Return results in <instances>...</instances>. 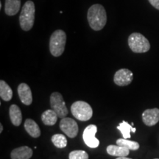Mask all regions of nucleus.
I'll use <instances>...</instances> for the list:
<instances>
[{
	"label": "nucleus",
	"mask_w": 159,
	"mask_h": 159,
	"mask_svg": "<svg viewBox=\"0 0 159 159\" xmlns=\"http://www.w3.org/2000/svg\"><path fill=\"white\" fill-rule=\"evenodd\" d=\"M87 19L91 29L95 31L101 30L107 23V14L105 7L99 4L91 6L88 11Z\"/></svg>",
	"instance_id": "1"
},
{
	"label": "nucleus",
	"mask_w": 159,
	"mask_h": 159,
	"mask_svg": "<svg viewBox=\"0 0 159 159\" xmlns=\"http://www.w3.org/2000/svg\"><path fill=\"white\" fill-rule=\"evenodd\" d=\"M35 4L32 1L26 2L21 11L19 24L21 28L25 31H29L33 27L35 21Z\"/></svg>",
	"instance_id": "2"
},
{
	"label": "nucleus",
	"mask_w": 159,
	"mask_h": 159,
	"mask_svg": "<svg viewBox=\"0 0 159 159\" xmlns=\"http://www.w3.org/2000/svg\"><path fill=\"white\" fill-rule=\"evenodd\" d=\"M66 42V34L62 30H57L52 33L49 39V51L55 57L63 54Z\"/></svg>",
	"instance_id": "3"
},
{
	"label": "nucleus",
	"mask_w": 159,
	"mask_h": 159,
	"mask_svg": "<svg viewBox=\"0 0 159 159\" xmlns=\"http://www.w3.org/2000/svg\"><path fill=\"white\" fill-rule=\"evenodd\" d=\"M128 45L131 50L136 53L147 52L150 49L148 40L139 33H134L129 36Z\"/></svg>",
	"instance_id": "4"
},
{
	"label": "nucleus",
	"mask_w": 159,
	"mask_h": 159,
	"mask_svg": "<svg viewBox=\"0 0 159 159\" xmlns=\"http://www.w3.org/2000/svg\"><path fill=\"white\" fill-rule=\"evenodd\" d=\"M71 114L80 121H89L93 116V110L91 105L84 101H77L71 106Z\"/></svg>",
	"instance_id": "5"
},
{
	"label": "nucleus",
	"mask_w": 159,
	"mask_h": 159,
	"mask_svg": "<svg viewBox=\"0 0 159 159\" xmlns=\"http://www.w3.org/2000/svg\"><path fill=\"white\" fill-rule=\"evenodd\" d=\"M50 105L60 118L63 119L68 114V109L63 98L62 94L58 92H53L50 96Z\"/></svg>",
	"instance_id": "6"
},
{
	"label": "nucleus",
	"mask_w": 159,
	"mask_h": 159,
	"mask_svg": "<svg viewBox=\"0 0 159 159\" xmlns=\"http://www.w3.org/2000/svg\"><path fill=\"white\" fill-rule=\"evenodd\" d=\"M60 128L69 138H75L78 134V125L76 121L69 117H64L60 122Z\"/></svg>",
	"instance_id": "7"
},
{
	"label": "nucleus",
	"mask_w": 159,
	"mask_h": 159,
	"mask_svg": "<svg viewBox=\"0 0 159 159\" xmlns=\"http://www.w3.org/2000/svg\"><path fill=\"white\" fill-rule=\"evenodd\" d=\"M97 132V128L94 125H89L83 131V141L89 148H97L99 145V141L95 136Z\"/></svg>",
	"instance_id": "8"
},
{
	"label": "nucleus",
	"mask_w": 159,
	"mask_h": 159,
	"mask_svg": "<svg viewBox=\"0 0 159 159\" xmlns=\"http://www.w3.org/2000/svg\"><path fill=\"white\" fill-rule=\"evenodd\" d=\"M134 79V74L128 69H121L115 73L114 81L119 86H126L130 84Z\"/></svg>",
	"instance_id": "9"
},
{
	"label": "nucleus",
	"mask_w": 159,
	"mask_h": 159,
	"mask_svg": "<svg viewBox=\"0 0 159 159\" xmlns=\"http://www.w3.org/2000/svg\"><path fill=\"white\" fill-rule=\"evenodd\" d=\"M143 122L148 126H153L159 122V109H147L142 114Z\"/></svg>",
	"instance_id": "10"
},
{
	"label": "nucleus",
	"mask_w": 159,
	"mask_h": 159,
	"mask_svg": "<svg viewBox=\"0 0 159 159\" xmlns=\"http://www.w3.org/2000/svg\"><path fill=\"white\" fill-rule=\"evenodd\" d=\"M18 94L24 105H30L33 102V95L30 86L26 83H21L18 87Z\"/></svg>",
	"instance_id": "11"
},
{
	"label": "nucleus",
	"mask_w": 159,
	"mask_h": 159,
	"mask_svg": "<svg viewBox=\"0 0 159 159\" xmlns=\"http://www.w3.org/2000/svg\"><path fill=\"white\" fill-rule=\"evenodd\" d=\"M33 150L29 147L23 146L16 148L11 152V159H30L33 156Z\"/></svg>",
	"instance_id": "12"
},
{
	"label": "nucleus",
	"mask_w": 159,
	"mask_h": 159,
	"mask_svg": "<svg viewBox=\"0 0 159 159\" xmlns=\"http://www.w3.org/2000/svg\"><path fill=\"white\" fill-rule=\"evenodd\" d=\"M21 8V0H5V12L7 16L17 14Z\"/></svg>",
	"instance_id": "13"
},
{
	"label": "nucleus",
	"mask_w": 159,
	"mask_h": 159,
	"mask_svg": "<svg viewBox=\"0 0 159 159\" xmlns=\"http://www.w3.org/2000/svg\"><path fill=\"white\" fill-rule=\"evenodd\" d=\"M10 119L12 124L15 126H19L22 121V114L21 111L16 105H11L9 109Z\"/></svg>",
	"instance_id": "14"
},
{
	"label": "nucleus",
	"mask_w": 159,
	"mask_h": 159,
	"mask_svg": "<svg viewBox=\"0 0 159 159\" xmlns=\"http://www.w3.org/2000/svg\"><path fill=\"white\" fill-rule=\"evenodd\" d=\"M25 128L30 136L33 138H38L41 136V130H40L39 126L33 119H26L25 122Z\"/></svg>",
	"instance_id": "15"
},
{
	"label": "nucleus",
	"mask_w": 159,
	"mask_h": 159,
	"mask_svg": "<svg viewBox=\"0 0 159 159\" xmlns=\"http://www.w3.org/2000/svg\"><path fill=\"white\" fill-rule=\"evenodd\" d=\"M107 152L112 156L125 157L128 156L130 150L125 147L119 146V145L111 144L107 148Z\"/></svg>",
	"instance_id": "16"
},
{
	"label": "nucleus",
	"mask_w": 159,
	"mask_h": 159,
	"mask_svg": "<svg viewBox=\"0 0 159 159\" xmlns=\"http://www.w3.org/2000/svg\"><path fill=\"white\" fill-rule=\"evenodd\" d=\"M57 117L58 116L54 110L49 109V110L45 111L41 115V120L44 125L52 126L56 124Z\"/></svg>",
	"instance_id": "17"
},
{
	"label": "nucleus",
	"mask_w": 159,
	"mask_h": 159,
	"mask_svg": "<svg viewBox=\"0 0 159 159\" xmlns=\"http://www.w3.org/2000/svg\"><path fill=\"white\" fill-rule=\"evenodd\" d=\"M0 97L4 101H10L13 97V91L8 84L3 80L0 81Z\"/></svg>",
	"instance_id": "18"
},
{
	"label": "nucleus",
	"mask_w": 159,
	"mask_h": 159,
	"mask_svg": "<svg viewBox=\"0 0 159 159\" xmlns=\"http://www.w3.org/2000/svg\"><path fill=\"white\" fill-rule=\"evenodd\" d=\"M117 129L120 131L121 134H122V136L124 139H130V133H136V129L132 126V125H130L128 122L123 121L122 123L117 126Z\"/></svg>",
	"instance_id": "19"
},
{
	"label": "nucleus",
	"mask_w": 159,
	"mask_h": 159,
	"mask_svg": "<svg viewBox=\"0 0 159 159\" xmlns=\"http://www.w3.org/2000/svg\"><path fill=\"white\" fill-rule=\"evenodd\" d=\"M116 144L125 147L130 150H137L139 148V144L134 141H130L128 139H119L116 140Z\"/></svg>",
	"instance_id": "20"
},
{
	"label": "nucleus",
	"mask_w": 159,
	"mask_h": 159,
	"mask_svg": "<svg viewBox=\"0 0 159 159\" xmlns=\"http://www.w3.org/2000/svg\"><path fill=\"white\" fill-rule=\"evenodd\" d=\"M52 142L57 148H64L67 145V139L62 134H55L52 136Z\"/></svg>",
	"instance_id": "21"
},
{
	"label": "nucleus",
	"mask_w": 159,
	"mask_h": 159,
	"mask_svg": "<svg viewBox=\"0 0 159 159\" xmlns=\"http://www.w3.org/2000/svg\"><path fill=\"white\" fill-rule=\"evenodd\" d=\"M69 159H89V155L84 150H74L69 153Z\"/></svg>",
	"instance_id": "22"
},
{
	"label": "nucleus",
	"mask_w": 159,
	"mask_h": 159,
	"mask_svg": "<svg viewBox=\"0 0 159 159\" xmlns=\"http://www.w3.org/2000/svg\"><path fill=\"white\" fill-rule=\"evenodd\" d=\"M148 1L155 8L159 10V0H148Z\"/></svg>",
	"instance_id": "23"
},
{
	"label": "nucleus",
	"mask_w": 159,
	"mask_h": 159,
	"mask_svg": "<svg viewBox=\"0 0 159 159\" xmlns=\"http://www.w3.org/2000/svg\"><path fill=\"white\" fill-rule=\"evenodd\" d=\"M116 159H131V158H129L127 156H125V157H118Z\"/></svg>",
	"instance_id": "24"
},
{
	"label": "nucleus",
	"mask_w": 159,
	"mask_h": 159,
	"mask_svg": "<svg viewBox=\"0 0 159 159\" xmlns=\"http://www.w3.org/2000/svg\"><path fill=\"white\" fill-rule=\"evenodd\" d=\"M3 131V125L0 124V133H2Z\"/></svg>",
	"instance_id": "25"
},
{
	"label": "nucleus",
	"mask_w": 159,
	"mask_h": 159,
	"mask_svg": "<svg viewBox=\"0 0 159 159\" xmlns=\"http://www.w3.org/2000/svg\"><path fill=\"white\" fill-rule=\"evenodd\" d=\"M156 159H158V158H156Z\"/></svg>",
	"instance_id": "26"
}]
</instances>
